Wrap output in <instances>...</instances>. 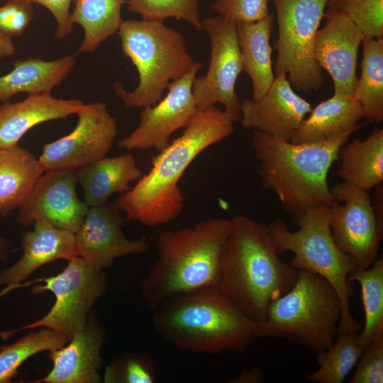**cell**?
Instances as JSON below:
<instances>
[{
    "label": "cell",
    "mask_w": 383,
    "mask_h": 383,
    "mask_svg": "<svg viewBox=\"0 0 383 383\" xmlns=\"http://www.w3.org/2000/svg\"><path fill=\"white\" fill-rule=\"evenodd\" d=\"M211 42V60L205 75L196 77L192 93L199 111L217 103L233 121L240 122V101L235 92V84L243 71L236 25L223 16L201 19Z\"/></svg>",
    "instance_id": "obj_11"
},
{
    "label": "cell",
    "mask_w": 383,
    "mask_h": 383,
    "mask_svg": "<svg viewBox=\"0 0 383 383\" xmlns=\"http://www.w3.org/2000/svg\"><path fill=\"white\" fill-rule=\"evenodd\" d=\"M43 172L28 150L18 145L0 149V214L18 209Z\"/></svg>",
    "instance_id": "obj_27"
},
{
    "label": "cell",
    "mask_w": 383,
    "mask_h": 383,
    "mask_svg": "<svg viewBox=\"0 0 383 383\" xmlns=\"http://www.w3.org/2000/svg\"><path fill=\"white\" fill-rule=\"evenodd\" d=\"M75 170L44 172L18 208L16 221L28 227L37 221L75 233L89 206L77 196Z\"/></svg>",
    "instance_id": "obj_15"
},
{
    "label": "cell",
    "mask_w": 383,
    "mask_h": 383,
    "mask_svg": "<svg viewBox=\"0 0 383 383\" xmlns=\"http://www.w3.org/2000/svg\"><path fill=\"white\" fill-rule=\"evenodd\" d=\"M361 74L353 97L362 106L370 123L383 121V38L365 36Z\"/></svg>",
    "instance_id": "obj_29"
},
{
    "label": "cell",
    "mask_w": 383,
    "mask_h": 383,
    "mask_svg": "<svg viewBox=\"0 0 383 383\" xmlns=\"http://www.w3.org/2000/svg\"><path fill=\"white\" fill-rule=\"evenodd\" d=\"M124 3L126 0H74L70 20L84 30L77 53L91 52L117 33L123 22L121 11Z\"/></svg>",
    "instance_id": "obj_28"
},
{
    "label": "cell",
    "mask_w": 383,
    "mask_h": 383,
    "mask_svg": "<svg viewBox=\"0 0 383 383\" xmlns=\"http://www.w3.org/2000/svg\"><path fill=\"white\" fill-rule=\"evenodd\" d=\"M84 104L77 99L55 98L50 93L28 94L16 103L4 101L0 105V149L17 145L38 124L76 114Z\"/></svg>",
    "instance_id": "obj_21"
},
{
    "label": "cell",
    "mask_w": 383,
    "mask_h": 383,
    "mask_svg": "<svg viewBox=\"0 0 383 383\" xmlns=\"http://www.w3.org/2000/svg\"><path fill=\"white\" fill-rule=\"evenodd\" d=\"M349 282L360 284L365 311V325L357 343L364 350L383 338V257L368 268L356 269L348 276Z\"/></svg>",
    "instance_id": "obj_30"
},
{
    "label": "cell",
    "mask_w": 383,
    "mask_h": 383,
    "mask_svg": "<svg viewBox=\"0 0 383 383\" xmlns=\"http://www.w3.org/2000/svg\"><path fill=\"white\" fill-rule=\"evenodd\" d=\"M326 15H343L348 18L365 36L383 35V0H328Z\"/></svg>",
    "instance_id": "obj_34"
},
{
    "label": "cell",
    "mask_w": 383,
    "mask_h": 383,
    "mask_svg": "<svg viewBox=\"0 0 383 383\" xmlns=\"http://www.w3.org/2000/svg\"><path fill=\"white\" fill-rule=\"evenodd\" d=\"M33 282L43 284L33 287L34 294L50 291L54 294L53 306L39 320L15 331L3 332L2 338H8L20 331L45 327L70 339L84 326L89 312L107 287L103 270L95 268L80 256L68 260L67 267L60 274Z\"/></svg>",
    "instance_id": "obj_10"
},
{
    "label": "cell",
    "mask_w": 383,
    "mask_h": 383,
    "mask_svg": "<svg viewBox=\"0 0 383 383\" xmlns=\"http://www.w3.org/2000/svg\"><path fill=\"white\" fill-rule=\"evenodd\" d=\"M298 273L279 258L267 226L245 215L231 219L216 288L245 316L264 322L270 305L292 288Z\"/></svg>",
    "instance_id": "obj_2"
},
{
    "label": "cell",
    "mask_w": 383,
    "mask_h": 383,
    "mask_svg": "<svg viewBox=\"0 0 383 383\" xmlns=\"http://www.w3.org/2000/svg\"><path fill=\"white\" fill-rule=\"evenodd\" d=\"M74 64V55L50 61L38 57L18 60L10 72L0 76V101H6L21 93H50L71 72Z\"/></svg>",
    "instance_id": "obj_24"
},
{
    "label": "cell",
    "mask_w": 383,
    "mask_h": 383,
    "mask_svg": "<svg viewBox=\"0 0 383 383\" xmlns=\"http://www.w3.org/2000/svg\"><path fill=\"white\" fill-rule=\"evenodd\" d=\"M75 172L89 207L103 205L113 194L126 192L143 174L131 154L104 157Z\"/></svg>",
    "instance_id": "obj_23"
},
{
    "label": "cell",
    "mask_w": 383,
    "mask_h": 383,
    "mask_svg": "<svg viewBox=\"0 0 383 383\" xmlns=\"http://www.w3.org/2000/svg\"><path fill=\"white\" fill-rule=\"evenodd\" d=\"M294 133L293 143H311L328 140L360 128L364 118L360 102L353 96L334 95L311 109Z\"/></svg>",
    "instance_id": "obj_22"
},
{
    "label": "cell",
    "mask_w": 383,
    "mask_h": 383,
    "mask_svg": "<svg viewBox=\"0 0 383 383\" xmlns=\"http://www.w3.org/2000/svg\"><path fill=\"white\" fill-rule=\"evenodd\" d=\"M105 330L93 316L74 333L63 347L49 351L52 367L44 377L33 383H98Z\"/></svg>",
    "instance_id": "obj_19"
},
{
    "label": "cell",
    "mask_w": 383,
    "mask_h": 383,
    "mask_svg": "<svg viewBox=\"0 0 383 383\" xmlns=\"http://www.w3.org/2000/svg\"><path fill=\"white\" fill-rule=\"evenodd\" d=\"M263 374L260 369L252 368L243 370L237 378L230 381L232 383H260L263 382Z\"/></svg>",
    "instance_id": "obj_41"
},
{
    "label": "cell",
    "mask_w": 383,
    "mask_h": 383,
    "mask_svg": "<svg viewBox=\"0 0 383 383\" xmlns=\"http://www.w3.org/2000/svg\"><path fill=\"white\" fill-rule=\"evenodd\" d=\"M330 192L334 202L329 209V225L335 244L355 260L357 269L370 267L379 257L383 237L369 192L343 181Z\"/></svg>",
    "instance_id": "obj_12"
},
{
    "label": "cell",
    "mask_w": 383,
    "mask_h": 383,
    "mask_svg": "<svg viewBox=\"0 0 383 383\" xmlns=\"http://www.w3.org/2000/svg\"><path fill=\"white\" fill-rule=\"evenodd\" d=\"M311 110V104L294 91L287 76L279 74L259 99L240 101V122L244 128L291 141Z\"/></svg>",
    "instance_id": "obj_17"
},
{
    "label": "cell",
    "mask_w": 383,
    "mask_h": 383,
    "mask_svg": "<svg viewBox=\"0 0 383 383\" xmlns=\"http://www.w3.org/2000/svg\"><path fill=\"white\" fill-rule=\"evenodd\" d=\"M341 306L335 288L323 277L299 270L292 288L269 306L258 323L257 338H282L316 354L328 349L337 336Z\"/></svg>",
    "instance_id": "obj_8"
},
{
    "label": "cell",
    "mask_w": 383,
    "mask_h": 383,
    "mask_svg": "<svg viewBox=\"0 0 383 383\" xmlns=\"http://www.w3.org/2000/svg\"><path fill=\"white\" fill-rule=\"evenodd\" d=\"M234 123L215 106L199 111L182 134L153 157L148 173L116 200L126 218L156 227L177 218L184 207L180 178L201 152L233 133Z\"/></svg>",
    "instance_id": "obj_1"
},
{
    "label": "cell",
    "mask_w": 383,
    "mask_h": 383,
    "mask_svg": "<svg viewBox=\"0 0 383 383\" xmlns=\"http://www.w3.org/2000/svg\"><path fill=\"white\" fill-rule=\"evenodd\" d=\"M197 67L183 77L172 82L168 91L156 104L143 108L138 127L118 143L126 150H161L170 143L171 135L178 129L185 128L199 112L192 93V85Z\"/></svg>",
    "instance_id": "obj_14"
},
{
    "label": "cell",
    "mask_w": 383,
    "mask_h": 383,
    "mask_svg": "<svg viewBox=\"0 0 383 383\" xmlns=\"http://www.w3.org/2000/svg\"><path fill=\"white\" fill-rule=\"evenodd\" d=\"M121 213L116 202L89 207L74 233L79 256L96 269L104 270L117 258L150 249L145 238L131 240L125 235Z\"/></svg>",
    "instance_id": "obj_16"
},
{
    "label": "cell",
    "mask_w": 383,
    "mask_h": 383,
    "mask_svg": "<svg viewBox=\"0 0 383 383\" xmlns=\"http://www.w3.org/2000/svg\"><path fill=\"white\" fill-rule=\"evenodd\" d=\"M349 382H383V338L372 341L364 349Z\"/></svg>",
    "instance_id": "obj_37"
},
{
    "label": "cell",
    "mask_w": 383,
    "mask_h": 383,
    "mask_svg": "<svg viewBox=\"0 0 383 383\" xmlns=\"http://www.w3.org/2000/svg\"><path fill=\"white\" fill-rule=\"evenodd\" d=\"M33 231L22 235L23 254L11 267L0 272V285L6 292L20 287L37 269L59 259L79 256L74 233L52 226L43 221L34 223Z\"/></svg>",
    "instance_id": "obj_20"
},
{
    "label": "cell",
    "mask_w": 383,
    "mask_h": 383,
    "mask_svg": "<svg viewBox=\"0 0 383 383\" xmlns=\"http://www.w3.org/2000/svg\"><path fill=\"white\" fill-rule=\"evenodd\" d=\"M348 142L338 151V174L343 182L369 192L383 181V129Z\"/></svg>",
    "instance_id": "obj_26"
},
{
    "label": "cell",
    "mask_w": 383,
    "mask_h": 383,
    "mask_svg": "<svg viewBox=\"0 0 383 383\" xmlns=\"http://www.w3.org/2000/svg\"><path fill=\"white\" fill-rule=\"evenodd\" d=\"M329 209L323 204L315 209L292 215V222L299 228L289 230L287 223L276 218L267 226L279 254L292 252L294 256L289 265L305 270L325 278L336 290L340 301L341 316L337 335L357 333L362 326L350 310V299L355 291L348 274L357 269L355 260L342 252L335 244L329 225Z\"/></svg>",
    "instance_id": "obj_7"
},
{
    "label": "cell",
    "mask_w": 383,
    "mask_h": 383,
    "mask_svg": "<svg viewBox=\"0 0 383 383\" xmlns=\"http://www.w3.org/2000/svg\"><path fill=\"white\" fill-rule=\"evenodd\" d=\"M313 44L314 58L331 76L334 95L353 96L358 77L357 53L365 37L360 29L343 15H326Z\"/></svg>",
    "instance_id": "obj_18"
},
{
    "label": "cell",
    "mask_w": 383,
    "mask_h": 383,
    "mask_svg": "<svg viewBox=\"0 0 383 383\" xmlns=\"http://www.w3.org/2000/svg\"><path fill=\"white\" fill-rule=\"evenodd\" d=\"M357 338L356 333L338 334L328 349L317 354L319 368L306 375L304 380L312 383H342L364 350Z\"/></svg>",
    "instance_id": "obj_31"
},
{
    "label": "cell",
    "mask_w": 383,
    "mask_h": 383,
    "mask_svg": "<svg viewBox=\"0 0 383 383\" xmlns=\"http://www.w3.org/2000/svg\"><path fill=\"white\" fill-rule=\"evenodd\" d=\"M371 198L372 211L380 235L383 237V184L382 182L374 187Z\"/></svg>",
    "instance_id": "obj_40"
},
{
    "label": "cell",
    "mask_w": 383,
    "mask_h": 383,
    "mask_svg": "<svg viewBox=\"0 0 383 383\" xmlns=\"http://www.w3.org/2000/svg\"><path fill=\"white\" fill-rule=\"evenodd\" d=\"M156 373L148 355L124 353L105 368L102 382L106 383H153Z\"/></svg>",
    "instance_id": "obj_35"
},
{
    "label": "cell",
    "mask_w": 383,
    "mask_h": 383,
    "mask_svg": "<svg viewBox=\"0 0 383 383\" xmlns=\"http://www.w3.org/2000/svg\"><path fill=\"white\" fill-rule=\"evenodd\" d=\"M130 11L142 19L164 22L168 18L183 20L201 31L199 0H126Z\"/></svg>",
    "instance_id": "obj_33"
},
{
    "label": "cell",
    "mask_w": 383,
    "mask_h": 383,
    "mask_svg": "<svg viewBox=\"0 0 383 383\" xmlns=\"http://www.w3.org/2000/svg\"><path fill=\"white\" fill-rule=\"evenodd\" d=\"M33 17L31 4L25 0H9L0 6V33L11 38L20 36Z\"/></svg>",
    "instance_id": "obj_38"
},
{
    "label": "cell",
    "mask_w": 383,
    "mask_h": 383,
    "mask_svg": "<svg viewBox=\"0 0 383 383\" xmlns=\"http://www.w3.org/2000/svg\"><path fill=\"white\" fill-rule=\"evenodd\" d=\"M152 311L155 331L184 351L243 352L257 338L258 322L245 316L216 287L173 296Z\"/></svg>",
    "instance_id": "obj_3"
},
{
    "label": "cell",
    "mask_w": 383,
    "mask_h": 383,
    "mask_svg": "<svg viewBox=\"0 0 383 383\" xmlns=\"http://www.w3.org/2000/svg\"><path fill=\"white\" fill-rule=\"evenodd\" d=\"M355 131L311 143H293L253 130L251 146L259 162L262 187L273 192L292 215L331 206L328 171L340 148Z\"/></svg>",
    "instance_id": "obj_4"
},
{
    "label": "cell",
    "mask_w": 383,
    "mask_h": 383,
    "mask_svg": "<svg viewBox=\"0 0 383 383\" xmlns=\"http://www.w3.org/2000/svg\"><path fill=\"white\" fill-rule=\"evenodd\" d=\"M274 16L252 23L236 25L243 71L251 79L252 100L262 97L272 85L274 76L272 71L270 38Z\"/></svg>",
    "instance_id": "obj_25"
},
{
    "label": "cell",
    "mask_w": 383,
    "mask_h": 383,
    "mask_svg": "<svg viewBox=\"0 0 383 383\" xmlns=\"http://www.w3.org/2000/svg\"><path fill=\"white\" fill-rule=\"evenodd\" d=\"M77 123L69 134L45 144L38 158L44 172L76 170L106 157L117 135V123L106 104H83L76 113Z\"/></svg>",
    "instance_id": "obj_13"
},
{
    "label": "cell",
    "mask_w": 383,
    "mask_h": 383,
    "mask_svg": "<svg viewBox=\"0 0 383 383\" xmlns=\"http://www.w3.org/2000/svg\"><path fill=\"white\" fill-rule=\"evenodd\" d=\"M117 34L121 50L138 73V84L127 91L121 82L113 89L126 108L156 104L170 84L203 64L187 52L183 35L164 22L123 21Z\"/></svg>",
    "instance_id": "obj_6"
},
{
    "label": "cell",
    "mask_w": 383,
    "mask_h": 383,
    "mask_svg": "<svg viewBox=\"0 0 383 383\" xmlns=\"http://www.w3.org/2000/svg\"><path fill=\"white\" fill-rule=\"evenodd\" d=\"M30 4H39L48 9L57 23L55 38L62 39L67 37L73 29L70 20V5L72 0H25Z\"/></svg>",
    "instance_id": "obj_39"
},
{
    "label": "cell",
    "mask_w": 383,
    "mask_h": 383,
    "mask_svg": "<svg viewBox=\"0 0 383 383\" xmlns=\"http://www.w3.org/2000/svg\"><path fill=\"white\" fill-rule=\"evenodd\" d=\"M16 52V47L12 38L0 33V60L10 57Z\"/></svg>",
    "instance_id": "obj_42"
},
{
    "label": "cell",
    "mask_w": 383,
    "mask_h": 383,
    "mask_svg": "<svg viewBox=\"0 0 383 383\" xmlns=\"http://www.w3.org/2000/svg\"><path fill=\"white\" fill-rule=\"evenodd\" d=\"M231 228V219L211 218L162 232L155 243L157 258L140 283L148 306L152 310L173 296L216 287Z\"/></svg>",
    "instance_id": "obj_5"
},
{
    "label": "cell",
    "mask_w": 383,
    "mask_h": 383,
    "mask_svg": "<svg viewBox=\"0 0 383 383\" xmlns=\"http://www.w3.org/2000/svg\"><path fill=\"white\" fill-rule=\"evenodd\" d=\"M11 243L5 238L0 237V260L5 262L8 258V248Z\"/></svg>",
    "instance_id": "obj_43"
},
{
    "label": "cell",
    "mask_w": 383,
    "mask_h": 383,
    "mask_svg": "<svg viewBox=\"0 0 383 383\" xmlns=\"http://www.w3.org/2000/svg\"><path fill=\"white\" fill-rule=\"evenodd\" d=\"M69 340V338L60 333L40 327L38 331H31L11 345L0 347V383L10 382L19 367L31 356L60 348Z\"/></svg>",
    "instance_id": "obj_32"
},
{
    "label": "cell",
    "mask_w": 383,
    "mask_h": 383,
    "mask_svg": "<svg viewBox=\"0 0 383 383\" xmlns=\"http://www.w3.org/2000/svg\"><path fill=\"white\" fill-rule=\"evenodd\" d=\"M269 0H216L211 9L235 23L260 21L269 14Z\"/></svg>",
    "instance_id": "obj_36"
},
{
    "label": "cell",
    "mask_w": 383,
    "mask_h": 383,
    "mask_svg": "<svg viewBox=\"0 0 383 383\" xmlns=\"http://www.w3.org/2000/svg\"><path fill=\"white\" fill-rule=\"evenodd\" d=\"M328 0H274L278 36L275 74H284L299 91H317L324 84L313 44Z\"/></svg>",
    "instance_id": "obj_9"
}]
</instances>
